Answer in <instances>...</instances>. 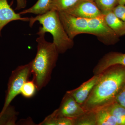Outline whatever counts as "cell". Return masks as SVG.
<instances>
[{"instance_id":"cell-1","label":"cell","mask_w":125,"mask_h":125,"mask_svg":"<svg viewBox=\"0 0 125 125\" xmlns=\"http://www.w3.org/2000/svg\"><path fill=\"white\" fill-rule=\"evenodd\" d=\"M125 84V66L114 65L100 74L86 101L82 105L86 112L94 111L115 101Z\"/></svg>"},{"instance_id":"cell-2","label":"cell","mask_w":125,"mask_h":125,"mask_svg":"<svg viewBox=\"0 0 125 125\" xmlns=\"http://www.w3.org/2000/svg\"><path fill=\"white\" fill-rule=\"evenodd\" d=\"M36 56L30 62L32 80L37 90L48 84L51 79L52 70L55 67L59 53L53 42H48L45 34H38Z\"/></svg>"},{"instance_id":"cell-3","label":"cell","mask_w":125,"mask_h":125,"mask_svg":"<svg viewBox=\"0 0 125 125\" xmlns=\"http://www.w3.org/2000/svg\"><path fill=\"white\" fill-rule=\"evenodd\" d=\"M36 22L42 26L39 27L37 35L48 32L52 34L53 42L59 54H63L74 45L73 40L67 35L62 23L58 11L51 10L46 13L30 18L29 26L32 27Z\"/></svg>"},{"instance_id":"cell-4","label":"cell","mask_w":125,"mask_h":125,"mask_svg":"<svg viewBox=\"0 0 125 125\" xmlns=\"http://www.w3.org/2000/svg\"><path fill=\"white\" fill-rule=\"evenodd\" d=\"M32 74L30 62L18 66L13 71L9 79L4 103L1 113L5 111L12 101L20 94L23 85Z\"/></svg>"},{"instance_id":"cell-5","label":"cell","mask_w":125,"mask_h":125,"mask_svg":"<svg viewBox=\"0 0 125 125\" xmlns=\"http://www.w3.org/2000/svg\"><path fill=\"white\" fill-rule=\"evenodd\" d=\"M88 34L96 36L105 45H114L119 40V37L105 22L103 14L88 20Z\"/></svg>"},{"instance_id":"cell-6","label":"cell","mask_w":125,"mask_h":125,"mask_svg":"<svg viewBox=\"0 0 125 125\" xmlns=\"http://www.w3.org/2000/svg\"><path fill=\"white\" fill-rule=\"evenodd\" d=\"M65 31L70 38L73 39L81 34H88V20L64 12H58Z\"/></svg>"},{"instance_id":"cell-7","label":"cell","mask_w":125,"mask_h":125,"mask_svg":"<svg viewBox=\"0 0 125 125\" xmlns=\"http://www.w3.org/2000/svg\"><path fill=\"white\" fill-rule=\"evenodd\" d=\"M86 112L82 105L77 103L73 97L66 92L62 98L60 106L51 115L53 116L75 119Z\"/></svg>"},{"instance_id":"cell-8","label":"cell","mask_w":125,"mask_h":125,"mask_svg":"<svg viewBox=\"0 0 125 125\" xmlns=\"http://www.w3.org/2000/svg\"><path fill=\"white\" fill-rule=\"evenodd\" d=\"M65 12L76 17L88 20L103 15L95 1L90 0H82Z\"/></svg>"},{"instance_id":"cell-9","label":"cell","mask_w":125,"mask_h":125,"mask_svg":"<svg viewBox=\"0 0 125 125\" xmlns=\"http://www.w3.org/2000/svg\"><path fill=\"white\" fill-rule=\"evenodd\" d=\"M116 65L125 66V53L111 52L105 54L94 68V74H99L108 67Z\"/></svg>"},{"instance_id":"cell-10","label":"cell","mask_w":125,"mask_h":125,"mask_svg":"<svg viewBox=\"0 0 125 125\" xmlns=\"http://www.w3.org/2000/svg\"><path fill=\"white\" fill-rule=\"evenodd\" d=\"M100 76V74L94 75L77 88L67 92L73 97L77 103L82 105L88 98Z\"/></svg>"},{"instance_id":"cell-11","label":"cell","mask_w":125,"mask_h":125,"mask_svg":"<svg viewBox=\"0 0 125 125\" xmlns=\"http://www.w3.org/2000/svg\"><path fill=\"white\" fill-rule=\"evenodd\" d=\"M30 18H22L10 7L8 0H0V35L4 27L14 21L29 22Z\"/></svg>"},{"instance_id":"cell-12","label":"cell","mask_w":125,"mask_h":125,"mask_svg":"<svg viewBox=\"0 0 125 125\" xmlns=\"http://www.w3.org/2000/svg\"><path fill=\"white\" fill-rule=\"evenodd\" d=\"M105 22L119 37L125 35V22L120 19L112 10L103 14Z\"/></svg>"},{"instance_id":"cell-13","label":"cell","mask_w":125,"mask_h":125,"mask_svg":"<svg viewBox=\"0 0 125 125\" xmlns=\"http://www.w3.org/2000/svg\"><path fill=\"white\" fill-rule=\"evenodd\" d=\"M52 0H38L33 6L24 10L19 13L20 15L27 14H33L37 15L46 13L51 10Z\"/></svg>"},{"instance_id":"cell-14","label":"cell","mask_w":125,"mask_h":125,"mask_svg":"<svg viewBox=\"0 0 125 125\" xmlns=\"http://www.w3.org/2000/svg\"><path fill=\"white\" fill-rule=\"evenodd\" d=\"M94 111L96 125H117L115 118L106 107L99 108Z\"/></svg>"},{"instance_id":"cell-15","label":"cell","mask_w":125,"mask_h":125,"mask_svg":"<svg viewBox=\"0 0 125 125\" xmlns=\"http://www.w3.org/2000/svg\"><path fill=\"white\" fill-rule=\"evenodd\" d=\"M115 118L117 125H125V107L116 102L105 107Z\"/></svg>"},{"instance_id":"cell-16","label":"cell","mask_w":125,"mask_h":125,"mask_svg":"<svg viewBox=\"0 0 125 125\" xmlns=\"http://www.w3.org/2000/svg\"><path fill=\"white\" fill-rule=\"evenodd\" d=\"M18 113L15 108L10 105L2 113H0V125H14Z\"/></svg>"},{"instance_id":"cell-17","label":"cell","mask_w":125,"mask_h":125,"mask_svg":"<svg viewBox=\"0 0 125 125\" xmlns=\"http://www.w3.org/2000/svg\"><path fill=\"white\" fill-rule=\"evenodd\" d=\"M82 0H52L51 10L58 12L66 11Z\"/></svg>"},{"instance_id":"cell-18","label":"cell","mask_w":125,"mask_h":125,"mask_svg":"<svg viewBox=\"0 0 125 125\" xmlns=\"http://www.w3.org/2000/svg\"><path fill=\"white\" fill-rule=\"evenodd\" d=\"M39 125H74V119L55 116L50 114L46 117Z\"/></svg>"},{"instance_id":"cell-19","label":"cell","mask_w":125,"mask_h":125,"mask_svg":"<svg viewBox=\"0 0 125 125\" xmlns=\"http://www.w3.org/2000/svg\"><path fill=\"white\" fill-rule=\"evenodd\" d=\"M74 125H96L95 111L86 112L74 119Z\"/></svg>"},{"instance_id":"cell-20","label":"cell","mask_w":125,"mask_h":125,"mask_svg":"<svg viewBox=\"0 0 125 125\" xmlns=\"http://www.w3.org/2000/svg\"><path fill=\"white\" fill-rule=\"evenodd\" d=\"M121 0H96L95 3L103 14L112 11L120 4Z\"/></svg>"},{"instance_id":"cell-21","label":"cell","mask_w":125,"mask_h":125,"mask_svg":"<svg viewBox=\"0 0 125 125\" xmlns=\"http://www.w3.org/2000/svg\"><path fill=\"white\" fill-rule=\"evenodd\" d=\"M37 90V87L33 80H28L23 85L20 94L26 98H30L34 96Z\"/></svg>"},{"instance_id":"cell-22","label":"cell","mask_w":125,"mask_h":125,"mask_svg":"<svg viewBox=\"0 0 125 125\" xmlns=\"http://www.w3.org/2000/svg\"><path fill=\"white\" fill-rule=\"evenodd\" d=\"M112 11L118 18L125 22V6L118 5Z\"/></svg>"},{"instance_id":"cell-23","label":"cell","mask_w":125,"mask_h":125,"mask_svg":"<svg viewBox=\"0 0 125 125\" xmlns=\"http://www.w3.org/2000/svg\"><path fill=\"white\" fill-rule=\"evenodd\" d=\"M115 102L125 107V84L117 96Z\"/></svg>"},{"instance_id":"cell-24","label":"cell","mask_w":125,"mask_h":125,"mask_svg":"<svg viewBox=\"0 0 125 125\" xmlns=\"http://www.w3.org/2000/svg\"><path fill=\"white\" fill-rule=\"evenodd\" d=\"M16 6L15 10H17L24 9L27 6V0H16Z\"/></svg>"},{"instance_id":"cell-25","label":"cell","mask_w":125,"mask_h":125,"mask_svg":"<svg viewBox=\"0 0 125 125\" xmlns=\"http://www.w3.org/2000/svg\"><path fill=\"white\" fill-rule=\"evenodd\" d=\"M119 4L124 5L125 6V0H121Z\"/></svg>"},{"instance_id":"cell-26","label":"cell","mask_w":125,"mask_h":125,"mask_svg":"<svg viewBox=\"0 0 125 125\" xmlns=\"http://www.w3.org/2000/svg\"><path fill=\"white\" fill-rule=\"evenodd\" d=\"M90 0L93 1H95L96 0Z\"/></svg>"}]
</instances>
